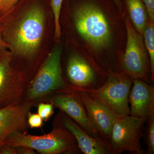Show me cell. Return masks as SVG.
Here are the masks:
<instances>
[{
  "label": "cell",
  "instance_id": "6da1fadb",
  "mask_svg": "<svg viewBox=\"0 0 154 154\" xmlns=\"http://www.w3.org/2000/svg\"><path fill=\"white\" fill-rule=\"evenodd\" d=\"M5 144L17 147L26 146L42 154H79L82 152L70 131L57 118L52 130L41 136L28 134L26 131H15L4 142Z\"/></svg>",
  "mask_w": 154,
  "mask_h": 154
},
{
  "label": "cell",
  "instance_id": "7a4b0ae2",
  "mask_svg": "<svg viewBox=\"0 0 154 154\" xmlns=\"http://www.w3.org/2000/svg\"><path fill=\"white\" fill-rule=\"evenodd\" d=\"M61 57L60 47H56L50 53L36 76L28 84L24 100L35 102L48 95L73 91L63 76Z\"/></svg>",
  "mask_w": 154,
  "mask_h": 154
},
{
  "label": "cell",
  "instance_id": "3957f363",
  "mask_svg": "<svg viewBox=\"0 0 154 154\" xmlns=\"http://www.w3.org/2000/svg\"><path fill=\"white\" fill-rule=\"evenodd\" d=\"M74 21L81 36L96 50L109 44L111 38L110 25L104 13L96 5L85 3L79 6Z\"/></svg>",
  "mask_w": 154,
  "mask_h": 154
},
{
  "label": "cell",
  "instance_id": "277c9868",
  "mask_svg": "<svg viewBox=\"0 0 154 154\" xmlns=\"http://www.w3.org/2000/svg\"><path fill=\"white\" fill-rule=\"evenodd\" d=\"M133 82V78L123 73L109 74L101 88L88 94L112 113L123 117L129 115V96Z\"/></svg>",
  "mask_w": 154,
  "mask_h": 154
},
{
  "label": "cell",
  "instance_id": "5b68a950",
  "mask_svg": "<svg viewBox=\"0 0 154 154\" xmlns=\"http://www.w3.org/2000/svg\"><path fill=\"white\" fill-rule=\"evenodd\" d=\"M44 14L38 6L26 13L14 32L13 45L17 54L30 57L36 53L44 30Z\"/></svg>",
  "mask_w": 154,
  "mask_h": 154
},
{
  "label": "cell",
  "instance_id": "8992f818",
  "mask_svg": "<svg viewBox=\"0 0 154 154\" xmlns=\"http://www.w3.org/2000/svg\"><path fill=\"white\" fill-rule=\"evenodd\" d=\"M125 26L127 39L122 60V73L152 85L149 58L141 35L135 31L129 19H126Z\"/></svg>",
  "mask_w": 154,
  "mask_h": 154
},
{
  "label": "cell",
  "instance_id": "52a82bcc",
  "mask_svg": "<svg viewBox=\"0 0 154 154\" xmlns=\"http://www.w3.org/2000/svg\"><path fill=\"white\" fill-rule=\"evenodd\" d=\"M146 119L129 115L116 119L110 135V146L112 154H120L125 152L131 154H144L141 140L143 135V130Z\"/></svg>",
  "mask_w": 154,
  "mask_h": 154
},
{
  "label": "cell",
  "instance_id": "ba28073f",
  "mask_svg": "<svg viewBox=\"0 0 154 154\" xmlns=\"http://www.w3.org/2000/svg\"><path fill=\"white\" fill-rule=\"evenodd\" d=\"M66 73V83L72 91L88 93L101 88L109 74L102 73L88 60L77 54L69 58Z\"/></svg>",
  "mask_w": 154,
  "mask_h": 154
},
{
  "label": "cell",
  "instance_id": "9c48e42d",
  "mask_svg": "<svg viewBox=\"0 0 154 154\" xmlns=\"http://www.w3.org/2000/svg\"><path fill=\"white\" fill-rule=\"evenodd\" d=\"M78 92L99 140L111 149L110 139L112 128L116 119L121 117L112 113L96 102L88 93Z\"/></svg>",
  "mask_w": 154,
  "mask_h": 154
},
{
  "label": "cell",
  "instance_id": "30bf717a",
  "mask_svg": "<svg viewBox=\"0 0 154 154\" xmlns=\"http://www.w3.org/2000/svg\"><path fill=\"white\" fill-rule=\"evenodd\" d=\"M35 104L24 100L0 108V148L11 134L28 129V115Z\"/></svg>",
  "mask_w": 154,
  "mask_h": 154
},
{
  "label": "cell",
  "instance_id": "8fae6325",
  "mask_svg": "<svg viewBox=\"0 0 154 154\" xmlns=\"http://www.w3.org/2000/svg\"><path fill=\"white\" fill-rule=\"evenodd\" d=\"M49 102L75 122L91 136L99 140L79 92L73 91L70 93L55 94L50 99Z\"/></svg>",
  "mask_w": 154,
  "mask_h": 154
},
{
  "label": "cell",
  "instance_id": "7c38bea8",
  "mask_svg": "<svg viewBox=\"0 0 154 154\" xmlns=\"http://www.w3.org/2000/svg\"><path fill=\"white\" fill-rule=\"evenodd\" d=\"M129 115L147 119L154 112L153 85L140 79H133L129 96Z\"/></svg>",
  "mask_w": 154,
  "mask_h": 154
},
{
  "label": "cell",
  "instance_id": "4fadbf2b",
  "mask_svg": "<svg viewBox=\"0 0 154 154\" xmlns=\"http://www.w3.org/2000/svg\"><path fill=\"white\" fill-rule=\"evenodd\" d=\"M28 86L15 78L8 61L0 60V108L22 102Z\"/></svg>",
  "mask_w": 154,
  "mask_h": 154
},
{
  "label": "cell",
  "instance_id": "5bb4252c",
  "mask_svg": "<svg viewBox=\"0 0 154 154\" xmlns=\"http://www.w3.org/2000/svg\"><path fill=\"white\" fill-rule=\"evenodd\" d=\"M60 122L73 135L81 151L85 154H112L109 147L91 136L75 122L60 111L58 116Z\"/></svg>",
  "mask_w": 154,
  "mask_h": 154
},
{
  "label": "cell",
  "instance_id": "9a60e30c",
  "mask_svg": "<svg viewBox=\"0 0 154 154\" xmlns=\"http://www.w3.org/2000/svg\"><path fill=\"white\" fill-rule=\"evenodd\" d=\"M126 2L133 24L138 33L143 35L148 23V15L145 5L143 0H126Z\"/></svg>",
  "mask_w": 154,
  "mask_h": 154
},
{
  "label": "cell",
  "instance_id": "2e32d148",
  "mask_svg": "<svg viewBox=\"0 0 154 154\" xmlns=\"http://www.w3.org/2000/svg\"><path fill=\"white\" fill-rule=\"evenodd\" d=\"M144 42L149 58L151 82L154 83V22H148L144 31Z\"/></svg>",
  "mask_w": 154,
  "mask_h": 154
},
{
  "label": "cell",
  "instance_id": "e0dca14e",
  "mask_svg": "<svg viewBox=\"0 0 154 154\" xmlns=\"http://www.w3.org/2000/svg\"><path fill=\"white\" fill-rule=\"evenodd\" d=\"M145 141L147 146V152L154 154V112L149 115L146 119Z\"/></svg>",
  "mask_w": 154,
  "mask_h": 154
},
{
  "label": "cell",
  "instance_id": "ac0fdd59",
  "mask_svg": "<svg viewBox=\"0 0 154 154\" xmlns=\"http://www.w3.org/2000/svg\"><path fill=\"white\" fill-rule=\"evenodd\" d=\"M51 5L54 17L55 22V33L56 39H59L61 36V28L60 24V16L62 5L63 0H50Z\"/></svg>",
  "mask_w": 154,
  "mask_h": 154
},
{
  "label": "cell",
  "instance_id": "d6986e66",
  "mask_svg": "<svg viewBox=\"0 0 154 154\" xmlns=\"http://www.w3.org/2000/svg\"><path fill=\"white\" fill-rule=\"evenodd\" d=\"M54 105L51 103H40L38 106V114L43 121H47L53 114Z\"/></svg>",
  "mask_w": 154,
  "mask_h": 154
},
{
  "label": "cell",
  "instance_id": "ffe728a7",
  "mask_svg": "<svg viewBox=\"0 0 154 154\" xmlns=\"http://www.w3.org/2000/svg\"><path fill=\"white\" fill-rule=\"evenodd\" d=\"M28 126L31 128H41L43 125V120L38 113L30 112L28 116Z\"/></svg>",
  "mask_w": 154,
  "mask_h": 154
},
{
  "label": "cell",
  "instance_id": "44dd1931",
  "mask_svg": "<svg viewBox=\"0 0 154 154\" xmlns=\"http://www.w3.org/2000/svg\"><path fill=\"white\" fill-rule=\"evenodd\" d=\"M148 15L149 22H154V0H143Z\"/></svg>",
  "mask_w": 154,
  "mask_h": 154
},
{
  "label": "cell",
  "instance_id": "7402d4cb",
  "mask_svg": "<svg viewBox=\"0 0 154 154\" xmlns=\"http://www.w3.org/2000/svg\"><path fill=\"white\" fill-rule=\"evenodd\" d=\"M0 154H17L16 147L4 144L0 148Z\"/></svg>",
  "mask_w": 154,
  "mask_h": 154
},
{
  "label": "cell",
  "instance_id": "603a6c76",
  "mask_svg": "<svg viewBox=\"0 0 154 154\" xmlns=\"http://www.w3.org/2000/svg\"><path fill=\"white\" fill-rule=\"evenodd\" d=\"M17 154H36L35 150L26 146H19L16 147Z\"/></svg>",
  "mask_w": 154,
  "mask_h": 154
},
{
  "label": "cell",
  "instance_id": "cb8c5ba5",
  "mask_svg": "<svg viewBox=\"0 0 154 154\" xmlns=\"http://www.w3.org/2000/svg\"><path fill=\"white\" fill-rule=\"evenodd\" d=\"M113 1L115 2V3L116 4V5H117L119 8H121V2H120V0H113Z\"/></svg>",
  "mask_w": 154,
  "mask_h": 154
},
{
  "label": "cell",
  "instance_id": "d4e9b609",
  "mask_svg": "<svg viewBox=\"0 0 154 154\" xmlns=\"http://www.w3.org/2000/svg\"><path fill=\"white\" fill-rule=\"evenodd\" d=\"M1 34H0V42H1Z\"/></svg>",
  "mask_w": 154,
  "mask_h": 154
},
{
  "label": "cell",
  "instance_id": "484cf974",
  "mask_svg": "<svg viewBox=\"0 0 154 154\" xmlns=\"http://www.w3.org/2000/svg\"><path fill=\"white\" fill-rule=\"evenodd\" d=\"M2 1V0H0V1Z\"/></svg>",
  "mask_w": 154,
  "mask_h": 154
}]
</instances>
